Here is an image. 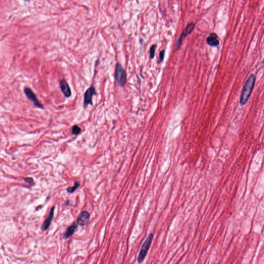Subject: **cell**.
Segmentation results:
<instances>
[{
	"label": "cell",
	"instance_id": "cell-7",
	"mask_svg": "<svg viewBox=\"0 0 264 264\" xmlns=\"http://www.w3.org/2000/svg\"><path fill=\"white\" fill-rule=\"evenodd\" d=\"M59 85H60V88L62 93L63 94L65 97H70L71 96V90L67 82L65 79H62L60 81Z\"/></svg>",
	"mask_w": 264,
	"mask_h": 264
},
{
	"label": "cell",
	"instance_id": "cell-6",
	"mask_svg": "<svg viewBox=\"0 0 264 264\" xmlns=\"http://www.w3.org/2000/svg\"><path fill=\"white\" fill-rule=\"evenodd\" d=\"M194 26H195V25H194V23H190L186 26V28L184 29V31H183L181 36H180V37L178 38V40H177V42L175 44V50H178V48L180 47V46L181 45L183 39H184L186 36H188V35L191 34V32L194 29Z\"/></svg>",
	"mask_w": 264,
	"mask_h": 264
},
{
	"label": "cell",
	"instance_id": "cell-14",
	"mask_svg": "<svg viewBox=\"0 0 264 264\" xmlns=\"http://www.w3.org/2000/svg\"><path fill=\"white\" fill-rule=\"evenodd\" d=\"M155 48L156 45L153 44L151 46L150 49V57L151 59H153L154 57L155 56Z\"/></svg>",
	"mask_w": 264,
	"mask_h": 264
},
{
	"label": "cell",
	"instance_id": "cell-10",
	"mask_svg": "<svg viewBox=\"0 0 264 264\" xmlns=\"http://www.w3.org/2000/svg\"><path fill=\"white\" fill-rule=\"evenodd\" d=\"M206 42L212 47H217L219 44L218 37L215 33H211L206 39Z\"/></svg>",
	"mask_w": 264,
	"mask_h": 264
},
{
	"label": "cell",
	"instance_id": "cell-1",
	"mask_svg": "<svg viewBox=\"0 0 264 264\" xmlns=\"http://www.w3.org/2000/svg\"><path fill=\"white\" fill-rule=\"evenodd\" d=\"M255 83V76L254 75H250L243 85L241 92L239 102L242 105H245L248 102L254 87Z\"/></svg>",
	"mask_w": 264,
	"mask_h": 264
},
{
	"label": "cell",
	"instance_id": "cell-16",
	"mask_svg": "<svg viewBox=\"0 0 264 264\" xmlns=\"http://www.w3.org/2000/svg\"><path fill=\"white\" fill-rule=\"evenodd\" d=\"M24 180H25V181L26 182H28V183H33V179L32 178H25Z\"/></svg>",
	"mask_w": 264,
	"mask_h": 264
},
{
	"label": "cell",
	"instance_id": "cell-4",
	"mask_svg": "<svg viewBox=\"0 0 264 264\" xmlns=\"http://www.w3.org/2000/svg\"><path fill=\"white\" fill-rule=\"evenodd\" d=\"M97 94L96 88L94 86L89 87L84 94V102H83V108L86 109L89 105H93V96Z\"/></svg>",
	"mask_w": 264,
	"mask_h": 264
},
{
	"label": "cell",
	"instance_id": "cell-13",
	"mask_svg": "<svg viewBox=\"0 0 264 264\" xmlns=\"http://www.w3.org/2000/svg\"><path fill=\"white\" fill-rule=\"evenodd\" d=\"M79 185H80V184L78 182L75 181V182L74 186L68 187L67 188V191L68 193H74L79 187Z\"/></svg>",
	"mask_w": 264,
	"mask_h": 264
},
{
	"label": "cell",
	"instance_id": "cell-2",
	"mask_svg": "<svg viewBox=\"0 0 264 264\" xmlns=\"http://www.w3.org/2000/svg\"><path fill=\"white\" fill-rule=\"evenodd\" d=\"M153 238H154L153 234H150L148 235L147 239L143 243V246L141 247V249L140 250L138 256V262L139 263H141V262H143V261H144V259H145L149 249H150V247L151 246Z\"/></svg>",
	"mask_w": 264,
	"mask_h": 264
},
{
	"label": "cell",
	"instance_id": "cell-8",
	"mask_svg": "<svg viewBox=\"0 0 264 264\" xmlns=\"http://www.w3.org/2000/svg\"><path fill=\"white\" fill-rule=\"evenodd\" d=\"M90 219V214L87 211L81 212L78 217L77 223L81 226H84L87 224Z\"/></svg>",
	"mask_w": 264,
	"mask_h": 264
},
{
	"label": "cell",
	"instance_id": "cell-3",
	"mask_svg": "<svg viewBox=\"0 0 264 264\" xmlns=\"http://www.w3.org/2000/svg\"><path fill=\"white\" fill-rule=\"evenodd\" d=\"M115 77L119 86L124 87L127 80V74L120 63H117L116 66Z\"/></svg>",
	"mask_w": 264,
	"mask_h": 264
},
{
	"label": "cell",
	"instance_id": "cell-5",
	"mask_svg": "<svg viewBox=\"0 0 264 264\" xmlns=\"http://www.w3.org/2000/svg\"><path fill=\"white\" fill-rule=\"evenodd\" d=\"M24 93L27 98L33 103L35 107L40 109H44V106L39 102L36 94L31 88L25 87L24 88Z\"/></svg>",
	"mask_w": 264,
	"mask_h": 264
},
{
	"label": "cell",
	"instance_id": "cell-15",
	"mask_svg": "<svg viewBox=\"0 0 264 264\" xmlns=\"http://www.w3.org/2000/svg\"><path fill=\"white\" fill-rule=\"evenodd\" d=\"M164 56H165V51L163 50L160 51V53H159V59H160V61H162L164 59Z\"/></svg>",
	"mask_w": 264,
	"mask_h": 264
},
{
	"label": "cell",
	"instance_id": "cell-9",
	"mask_svg": "<svg viewBox=\"0 0 264 264\" xmlns=\"http://www.w3.org/2000/svg\"><path fill=\"white\" fill-rule=\"evenodd\" d=\"M54 209H55V206H53V208L51 209L50 212L49 213V216L47 218L45 221H44V224L41 226V229L43 231H44L47 230L48 228H49L50 225L51 224L53 218L54 217Z\"/></svg>",
	"mask_w": 264,
	"mask_h": 264
},
{
	"label": "cell",
	"instance_id": "cell-11",
	"mask_svg": "<svg viewBox=\"0 0 264 264\" xmlns=\"http://www.w3.org/2000/svg\"><path fill=\"white\" fill-rule=\"evenodd\" d=\"M78 228V225L76 224H73L67 229L66 231L63 234V238L67 239L71 236L73 234L75 233Z\"/></svg>",
	"mask_w": 264,
	"mask_h": 264
},
{
	"label": "cell",
	"instance_id": "cell-12",
	"mask_svg": "<svg viewBox=\"0 0 264 264\" xmlns=\"http://www.w3.org/2000/svg\"><path fill=\"white\" fill-rule=\"evenodd\" d=\"M82 129L78 125H73L72 128V134L73 135H78L81 133Z\"/></svg>",
	"mask_w": 264,
	"mask_h": 264
}]
</instances>
